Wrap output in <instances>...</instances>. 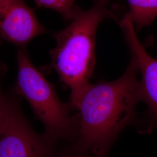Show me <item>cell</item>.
<instances>
[{
  "label": "cell",
  "instance_id": "2",
  "mask_svg": "<svg viewBox=\"0 0 157 157\" xmlns=\"http://www.w3.org/2000/svg\"><path fill=\"white\" fill-rule=\"evenodd\" d=\"M97 3L86 11L78 9L71 24L56 33V46L51 51V66L71 90L70 109H75L90 80L95 65V34L107 17Z\"/></svg>",
  "mask_w": 157,
  "mask_h": 157
},
{
  "label": "cell",
  "instance_id": "10",
  "mask_svg": "<svg viewBox=\"0 0 157 157\" xmlns=\"http://www.w3.org/2000/svg\"><path fill=\"white\" fill-rule=\"evenodd\" d=\"M56 141L50 138L36 157H58L59 154L56 150Z\"/></svg>",
  "mask_w": 157,
  "mask_h": 157
},
{
  "label": "cell",
  "instance_id": "11",
  "mask_svg": "<svg viewBox=\"0 0 157 157\" xmlns=\"http://www.w3.org/2000/svg\"><path fill=\"white\" fill-rule=\"evenodd\" d=\"M58 157H94L93 155L78 151L73 146L69 147L59 153Z\"/></svg>",
  "mask_w": 157,
  "mask_h": 157
},
{
  "label": "cell",
  "instance_id": "8",
  "mask_svg": "<svg viewBox=\"0 0 157 157\" xmlns=\"http://www.w3.org/2000/svg\"><path fill=\"white\" fill-rule=\"evenodd\" d=\"M39 7H44L59 13L67 20H72L78 8L74 5L75 0H34Z\"/></svg>",
  "mask_w": 157,
  "mask_h": 157
},
{
  "label": "cell",
  "instance_id": "12",
  "mask_svg": "<svg viewBox=\"0 0 157 157\" xmlns=\"http://www.w3.org/2000/svg\"><path fill=\"white\" fill-rule=\"evenodd\" d=\"M107 2H108V0H98L97 4L100 5V6H104L106 4Z\"/></svg>",
  "mask_w": 157,
  "mask_h": 157
},
{
  "label": "cell",
  "instance_id": "3",
  "mask_svg": "<svg viewBox=\"0 0 157 157\" xmlns=\"http://www.w3.org/2000/svg\"><path fill=\"white\" fill-rule=\"evenodd\" d=\"M15 91L29 103L43 124L45 135L56 141L74 140L77 129L76 116L71 117L69 105L61 101L54 86L34 66L23 48L17 52Z\"/></svg>",
  "mask_w": 157,
  "mask_h": 157
},
{
  "label": "cell",
  "instance_id": "7",
  "mask_svg": "<svg viewBox=\"0 0 157 157\" xmlns=\"http://www.w3.org/2000/svg\"><path fill=\"white\" fill-rule=\"evenodd\" d=\"M129 15L137 29L150 25L157 17V0H127Z\"/></svg>",
  "mask_w": 157,
  "mask_h": 157
},
{
  "label": "cell",
  "instance_id": "4",
  "mask_svg": "<svg viewBox=\"0 0 157 157\" xmlns=\"http://www.w3.org/2000/svg\"><path fill=\"white\" fill-rule=\"evenodd\" d=\"M50 139L33 131L12 101L0 134V157H36Z\"/></svg>",
  "mask_w": 157,
  "mask_h": 157
},
{
  "label": "cell",
  "instance_id": "1",
  "mask_svg": "<svg viewBox=\"0 0 157 157\" xmlns=\"http://www.w3.org/2000/svg\"><path fill=\"white\" fill-rule=\"evenodd\" d=\"M139 68L132 58L124 75L86 87L75 110L78 113L73 147L94 157H107L118 135L136 119L141 100Z\"/></svg>",
  "mask_w": 157,
  "mask_h": 157
},
{
  "label": "cell",
  "instance_id": "6",
  "mask_svg": "<svg viewBox=\"0 0 157 157\" xmlns=\"http://www.w3.org/2000/svg\"><path fill=\"white\" fill-rule=\"evenodd\" d=\"M45 32L23 0H0V34L3 39L24 46Z\"/></svg>",
  "mask_w": 157,
  "mask_h": 157
},
{
  "label": "cell",
  "instance_id": "5",
  "mask_svg": "<svg viewBox=\"0 0 157 157\" xmlns=\"http://www.w3.org/2000/svg\"><path fill=\"white\" fill-rule=\"evenodd\" d=\"M121 28L141 74V100L148 105V124L146 132L157 126V60L150 56L141 44L135 33V26L129 13L123 17Z\"/></svg>",
  "mask_w": 157,
  "mask_h": 157
},
{
  "label": "cell",
  "instance_id": "9",
  "mask_svg": "<svg viewBox=\"0 0 157 157\" xmlns=\"http://www.w3.org/2000/svg\"><path fill=\"white\" fill-rule=\"evenodd\" d=\"M12 101L5 97L0 89V134L2 132Z\"/></svg>",
  "mask_w": 157,
  "mask_h": 157
}]
</instances>
